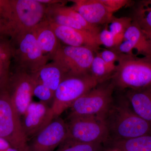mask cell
<instances>
[{"label": "cell", "instance_id": "1", "mask_svg": "<svg viewBox=\"0 0 151 151\" xmlns=\"http://www.w3.org/2000/svg\"><path fill=\"white\" fill-rule=\"evenodd\" d=\"M102 117L108 131V142L151 134V123L134 112L124 95L114 97L111 105Z\"/></svg>", "mask_w": 151, "mask_h": 151}, {"label": "cell", "instance_id": "2", "mask_svg": "<svg viewBox=\"0 0 151 151\" xmlns=\"http://www.w3.org/2000/svg\"><path fill=\"white\" fill-rule=\"evenodd\" d=\"M111 78L115 89H137L151 86V56L119 54Z\"/></svg>", "mask_w": 151, "mask_h": 151}, {"label": "cell", "instance_id": "3", "mask_svg": "<svg viewBox=\"0 0 151 151\" xmlns=\"http://www.w3.org/2000/svg\"><path fill=\"white\" fill-rule=\"evenodd\" d=\"M47 8L37 0H9L6 21L11 39L30 31L44 20Z\"/></svg>", "mask_w": 151, "mask_h": 151}, {"label": "cell", "instance_id": "4", "mask_svg": "<svg viewBox=\"0 0 151 151\" xmlns=\"http://www.w3.org/2000/svg\"><path fill=\"white\" fill-rule=\"evenodd\" d=\"M0 138L18 151H30L20 116L5 89L0 90Z\"/></svg>", "mask_w": 151, "mask_h": 151}, {"label": "cell", "instance_id": "5", "mask_svg": "<svg viewBox=\"0 0 151 151\" xmlns=\"http://www.w3.org/2000/svg\"><path fill=\"white\" fill-rule=\"evenodd\" d=\"M98 84L90 73H68L55 92L51 108L55 117L60 116L76 100Z\"/></svg>", "mask_w": 151, "mask_h": 151}, {"label": "cell", "instance_id": "6", "mask_svg": "<svg viewBox=\"0 0 151 151\" xmlns=\"http://www.w3.org/2000/svg\"><path fill=\"white\" fill-rule=\"evenodd\" d=\"M115 89L111 79L99 83L76 100L68 109L69 110L68 117H102L113 102Z\"/></svg>", "mask_w": 151, "mask_h": 151}, {"label": "cell", "instance_id": "7", "mask_svg": "<svg viewBox=\"0 0 151 151\" xmlns=\"http://www.w3.org/2000/svg\"><path fill=\"white\" fill-rule=\"evenodd\" d=\"M67 139L86 143L105 144L108 140L107 128L101 116L68 117Z\"/></svg>", "mask_w": 151, "mask_h": 151}, {"label": "cell", "instance_id": "8", "mask_svg": "<svg viewBox=\"0 0 151 151\" xmlns=\"http://www.w3.org/2000/svg\"><path fill=\"white\" fill-rule=\"evenodd\" d=\"M11 41L17 68L32 73L47 63L49 58L41 50L32 30Z\"/></svg>", "mask_w": 151, "mask_h": 151}, {"label": "cell", "instance_id": "9", "mask_svg": "<svg viewBox=\"0 0 151 151\" xmlns=\"http://www.w3.org/2000/svg\"><path fill=\"white\" fill-rule=\"evenodd\" d=\"M8 93L12 103L19 115L22 116L32 101V79L27 71L16 68L10 72L4 88Z\"/></svg>", "mask_w": 151, "mask_h": 151}, {"label": "cell", "instance_id": "10", "mask_svg": "<svg viewBox=\"0 0 151 151\" xmlns=\"http://www.w3.org/2000/svg\"><path fill=\"white\" fill-rule=\"evenodd\" d=\"M96 52L87 47L61 45L52 60L63 65L68 73L75 74L90 73L91 64Z\"/></svg>", "mask_w": 151, "mask_h": 151}, {"label": "cell", "instance_id": "11", "mask_svg": "<svg viewBox=\"0 0 151 151\" xmlns=\"http://www.w3.org/2000/svg\"><path fill=\"white\" fill-rule=\"evenodd\" d=\"M65 121L56 117L48 126L28 142L30 151H55L67 137Z\"/></svg>", "mask_w": 151, "mask_h": 151}, {"label": "cell", "instance_id": "12", "mask_svg": "<svg viewBox=\"0 0 151 151\" xmlns=\"http://www.w3.org/2000/svg\"><path fill=\"white\" fill-rule=\"evenodd\" d=\"M55 117L50 106L41 102H32L20 117L22 127L28 142L46 128Z\"/></svg>", "mask_w": 151, "mask_h": 151}, {"label": "cell", "instance_id": "13", "mask_svg": "<svg viewBox=\"0 0 151 151\" xmlns=\"http://www.w3.org/2000/svg\"><path fill=\"white\" fill-rule=\"evenodd\" d=\"M49 22L58 39L66 45L87 47L96 52L100 50L101 45L97 36L85 31Z\"/></svg>", "mask_w": 151, "mask_h": 151}, {"label": "cell", "instance_id": "14", "mask_svg": "<svg viewBox=\"0 0 151 151\" xmlns=\"http://www.w3.org/2000/svg\"><path fill=\"white\" fill-rule=\"evenodd\" d=\"M113 49L119 53L135 55L134 50L138 54L150 56V49L148 40L140 27L133 20L132 23L126 30L124 39L119 45Z\"/></svg>", "mask_w": 151, "mask_h": 151}, {"label": "cell", "instance_id": "15", "mask_svg": "<svg viewBox=\"0 0 151 151\" xmlns=\"http://www.w3.org/2000/svg\"><path fill=\"white\" fill-rule=\"evenodd\" d=\"M71 7L90 24L99 26L107 24L113 17L100 0H73Z\"/></svg>", "mask_w": 151, "mask_h": 151}, {"label": "cell", "instance_id": "16", "mask_svg": "<svg viewBox=\"0 0 151 151\" xmlns=\"http://www.w3.org/2000/svg\"><path fill=\"white\" fill-rule=\"evenodd\" d=\"M32 31L44 55L49 59H52L61 45L49 22L44 19L37 25Z\"/></svg>", "mask_w": 151, "mask_h": 151}, {"label": "cell", "instance_id": "17", "mask_svg": "<svg viewBox=\"0 0 151 151\" xmlns=\"http://www.w3.org/2000/svg\"><path fill=\"white\" fill-rule=\"evenodd\" d=\"M124 96L137 115L151 124V86L127 89Z\"/></svg>", "mask_w": 151, "mask_h": 151}, {"label": "cell", "instance_id": "18", "mask_svg": "<svg viewBox=\"0 0 151 151\" xmlns=\"http://www.w3.org/2000/svg\"><path fill=\"white\" fill-rule=\"evenodd\" d=\"M68 73L59 63L52 60L35 73H30L35 81L42 83L55 92L65 76Z\"/></svg>", "mask_w": 151, "mask_h": 151}, {"label": "cell", "instance_id": "19", "mask_svg": "<svg viewBox=\"0 0 151 151\" xmlns=\"http://www.w3.org/2000/svg\"><path fill=\"white\" fill-rule=\"evenodd\" d=\"M110 151H151V134L136 137L108 141L104 145Z\"/></svg>", "mask_w": 151, "mask_h": 151}, {"label": "cell", "instance_id": "20", "mask_svg": "<svg viewBox=\"0 0 151 151\" xmlns=\"http://www.w3.org/2000/svg\"><path fill=\"white\" fill-rule=\"evenodd\" d=\"M132 19L143 32L151 34V0L139 2L135 7Z\"/></svg>", "mask_w": 151, "mask_h": 151}, {"label": "cell", "instance_id": "21", "mask_svg": "<svg viewBox=\"0 0 151 151\" xmlns=\"http://www.w3.org/2000/svg\"><path fill=\"white\" fill-rule=\"evenodd\" d=\"M116 66L105 63L96 52L90 67V73L99 84L103 83L111 79Z\"/></svg>", "mask_w": 151, "mask_h": 151}, {"label": "cell", "instance_id": "22", "mask_svg": "<svg viewBox=\"0 0 151 151\" xmlns=\"http://www.w3.org/2000/svg\"><path fill=\"white\" fill-rule=\"evenodd\" d=\"M55 8L60 12L69 16L81 25L87 32L98 37L101 28L99 26L93 25L89 23L81 15L71 7L65 6L64 4L54 5Z\"/></svg>", "mask_w": 151, "mask_h": 151}, {"label": "cell", "instance_id": "23", "mask_svg": "<svg viewBox=\"0 0 151 151\" xmlns=\"http://www.w3.org/2000/svg\"><path fill=\"white\" fill-rule=\"evenodd\" d=\"M102 148V144L80 142L66 138L55 151H100Z\"/></svg>", "mask_w": 151, "mask_h": 151}, {"label": "cell", "instance_id": "24", "mask_svg": "<svg viewBox=\"0 0 151 151\" xmlns=\"http://www.w3.org/2000/svg\"><path fill=\"white\" fill-rule=\"evenodd\" d=\"M31 77L33 96L38 98L42 103L52 107L54 101L55 92L45 85L35 81L32 76Z\"/></svg>", "mask_w": 151, "mask_h": 151}, {"label": "cell", "instance_id": "25", "mask_svg": "<svg viewBox=\"0 0 151 151\" xmlns=\"http://www.w3.org/2000/svg\"><path fill=\"white\" fill-rule=\"evenodd\" d=\"M132 22V18L128 17L116 18L114 17L108 24H110L108 29L115 36L118 35L122 34L124 33Z\"/></svg>", "mask_w": 151, "mask_h": 151}, {"label": "cell", "instance_id": "26", "mask_svg": "<svg viewBox=\"0 0 151 151\" xmlns=\"http://www.w3.org/2000/svg\"><path fill=\"white\" fill-rule=\"evenodd\" d=\"M13 55L11 40L0 38V63L10 65Z\"/></svg>", "mask_w": 151, "mask_h": 151}, {"label": "cell", "instance_id": "27", "mask_svg": "<svg viewBox=\"0 0 151 151\" xmlns=\"http://www.w3.org/2000/svg\"><path fill=\"white\" fill-rule=\"evenodd\" d=\"M99 42L101 45L107 48H113L115 46V36L110 31L107 26L101 30L98 35Z\"/></svg>", "mask_w": 151, "mask_h": 151}, {"label": "cell", "instance_id": "28", "mask_svg": "<svg viewBox=\"0 0 151 151\" xmlns=\"http://www.w3.org/2000/svg\"><path fill=\"white\" fill-rule=\"evenodd\" d=\"M100 1L109 12L113 14L122 8L130 5L132 3V1L128 0H100Z\"/></svg>", "mask_w": 151, "mask_h": 151}, {"label": "cell", "instance_id": "29", "mask_svg": "<svg viewBox=\"0 0 151 151\" xmlns=\"http://www.w3.org/2000/svg\"><path fill=\"white\" fill-rule=\"evenodd\" d=\"M106 63L109 65H116L115 63L118 61L120 53L113 49H105L96 52Z\"/></svg>", "mask_w": 151, "mask_h": 151}, {"label": "cell", "instance_id": "30", "mask_svg": "<svg viewBox=\"0 0 151 151\" xmlns=\"http://www.w3.org/2000/svg\"><path fill=\"white\" fill-rule=\"evenodd\" d=\"M10 65L0 63V90L4 89L10 74Z\"/></svg>", "mask_w": 151, "mask_h": 151}, {"label": "cell", "instance_id": "31", "mask_svg": "<svg viewBox=\"0 0 151 151\" xmlns=\"http://www.w3.org/2000/svg\"><path fill=\"white\" fill-rule=\"evenodd\" d=\"M9 0H0V17L6 20L8 12Z\"/></svg>", "mask_w": 151, "mask_h": 151}, {"label": "cell", "instance_id": "32", "mask_svg": "<svg viewBox=\"0 0 151 151\" xmlns=\"http://www.w3.org/2000/svg\"><path fill=\"white\" fill-rule=\"evenodd\" d=\"M2 35L9 36V29L6 21L0 17V36Z\"/></svg>", "mask_w": 151, "mask_h": 151}, {"label": "cell", "instance_id": "33", "mask_svg": "<svg viewBox=\"0 0 151 151\" xmlns=\"http://www.w3.org/2000/svg\"><path fill=\"white\" fill-rule=\"evenodd\" d=\"M39 2L46 5L47 6L64 4L66 1H59V0H37Z\"/></svg>", "mask_w": 151, "mask_h": 151}, {"label": "cell", "instance_id": "34", "mask_svg": "<svg viewBox=\"0 0 151 151\" xmlns=\"http://www.w3.org/2000/svg\"><path fill=\"white\" fill-rule=\"evenodd\" d=\"M10 147L8 142L2 138H0V151H5Z\"/></svg>", "mask_w": 151, "mask_h": 151}, {"label": "cell", "instance_id": "35", "mask_svg": "<svg viewBox=\"0 0 151 151\" xmlns=\"http://www.w3.org/2000/svg\"><path fill=\"white\" fill-rule=\"evenodd\" d=\"M144 33L145 34L148 40L149 43L150 45V56H151V34Z\"/></svg>", "mask_w": 151, "mask_h": 151}, {"label": "cell", "instance_id": "36", "mask_svg": "<svg viewBox=\"0 0 151 151\" xmlns=\"http://www.w3.org/2000/svg\"><path fill=\"white\" fill-rule=\"evenodd\" d=\"M5 151H18L17 150H16V149L13 148L12 147L9 148L7 150H6Z\"/></svg>", "mask_w": 151, "mask_h": 151}]
</instances>
